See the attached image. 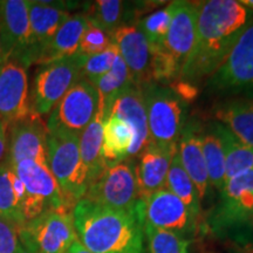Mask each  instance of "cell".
<instances>
[{"mask_svg": "<svg viewBox=\"0 0 253 253\" xmlns=\"http://www.w3.org/2000/svg\"><path fill=\"white\" fill-rule=\"evenodd\" d=\"M211 126L223 144L225 155V182L239 173L253 170V148L243 144L220 123L213 121Z\"/></svg>", "mask_w": 253, "mask_h": 253, "instance_id": "484cf974", "label": "cell"}, {"mask_svg": "<svg viewBox=\"0 0 253 253\" xmlns=\"http://www.w3.org/2000/svg\"><path fill=\"white\" fill-rule=\"evenodd\" d=\"M5 61L4 58V53H2V46H1V40H0V63H2Z\"/></svg>", "mask_w": 253, "mask_h": 253, "instance_id": "60d3db41", "label": "cell"}, {"mask_svg": "<svg viewBox=\"0 0 253 253\" xmlns=\"http://www.w3.org/2000/svg\"><path fill=\"white\" fill-rule=\"evenodd\" d=\"M235 253H253V245L251 244H244L236 246Z\"/></svg>", "mask_w": 253, "mask_h": 253, "instance_id": "f35d334b", "label": "cell"}, {"mask_svg": "<svg viewBox=\"0 0 253 253\" xmlns=\"http://www.w3.org/2000/svg\"><path fill=\"white\" fill-rule=\"evenodd\" d=\"M253 19V12L236 0L199 2L197 37L178 80L192 84L212 75Z\"/></svg>", "mask_w": 253, "mask_h": 253, "instance_id": "6da1fadb", "label": "cell"}, {"mask_svg": "<svg viewBox=\"0 0 253 253\" xmlns=\"http://www.w3.org/2000/svg\"><path fill=\"white\" fill-rule=\"evenodd\" d=\"M176 145L164 148L149 143L138 155L135 170L140 199L149 197L164 188Z\"/></svg>", "mask_w": 253, "mask_h": 253, "instance_id": "44dd1931", "label": "cell"}, {"mask_svg": "<svg viewBox=\"0 0 253 253\" xmlns=\"http://www.w3.org/2000/svg\"><path fill=\"white\" fill-rule=\"evenodd\" d=\"M87 24L88 20L84 14L71 15L45 46V48L41 50L34 63L42 66L77 55L81 37L86 30Z\"/></svg>", "mask_w": 253, "mask_h": 253, "instance_id": "603a6c76", "label": "cell"}, {"mask_svg": "<svg viewBox=\"0 0 253 253\" xmlns=\"http://www.w3.org/2000/svg\"><path fill=\"white\" fill-rule=\"evenodd\" d=\"M164 188L172 192L188 207L191 212L202 219V203L199 199L198 192L196 190L194 183L190 178L188 173L185 172L184 168L182 167L181 161H179L178 153L176 149L173 151L171 163H170L169 171L167 175V181ZM204 221V220H203Z\"/></svg>", "mask_w": 253, "mask_h": 253, "instance_id": "f1b7e54d", "label": "cell"}, {"mask_svg": "<svg viewBox=\"0 0 253 253\" xmlns=\"http://www.w3.org/2000/svg\"><path fill=\"white\" fill-rule=\"evenodd\" d=\"M109 115L118 116L130 126L134 140L129 160L136 158L150 142L143 88L132 84L126 87L113 103Z\"/></svg>", "mask_w": 253, "mask_h": 253, "instance_id": "d6986e66", "label": "cell"}, {"mask_svg": "<svg viewBox=\"0 0 253 253\" xmlns=\"http://www.w3.org/2000/svg\"><path fill=\"white\" fill-rule=\"evenodd\" d=\"M99 110V94L91 82H75L49 113L48 132H67L80 136Z\"/></svg>", "mask_w": 253, "mask_h": 253, "instance_id": "30bf717a", "label": "cell"}, {"mask_svg": "<svg viewBox=\"0 0 253 253\" xmlns=\"http://www.w3.org/2000/svg\"><path fill=\"white\" fill-rule=\"evenodd\" d=\"M137 208L143 224L189 239H192L191 237L201 230L202 225H205L181 199L166 188L140 199Z\"/></svg>", "mask_w": 253, "mask_h": 253, "instance_id": "7c38bea8", "label": "cell"}, {"mask_svg": "<svg viewBox=\"0 0 253 253\" xmlns=\"http://www.w3.org/2000/svg\"><path fill=\"white\" fill-rule=\"evenodd\" d=\"M172 20L163 42V48L183 66L191 54L197 37L199 2L173 1ZM182 72V71H181Z\"/></svg>", "mask_w": 253, "mask_h": 253, "instance_id": "e0dca14e", "label": "cell"}, {"mask_svg": "<svg viewBox=\"0 0 253 253\" xmlns=\"http://www.w3.org/2000/svg\"><path fill=\"white\" fill-rule=\"evenodd\" d=\"M73 219L79 242L91 253H147L138 208L120 211L82 198L73 209Z\"/></svg>", "mask_w": 253, "mask_h": 253, "instance_id": "7a4b0ae2", "label": "cell"}, {"mask_svg": "<svg viewBox=\"0 0 253 253\" xmlns=\"http://www.w3.org/2000/svg\"><path fill=\"white\" fill-rule=\"evenodd\" d=\"M131 7L134 6L121 0H96L89 6L84 15L88 21L102 28L112 37L119 27L128 24L126 20L134 14V12L130 11Z\"/></svg>", "mask_w": 253, "mask_h": 253, "instance_id": "f546056e", "label": "cell"}, {"mask_svg": "<svg viewBox=\"0 0 253 253\" xmlns=\"http://www.w3.org/2000/svg\"><path fill=\"white\" fill-rule=\"evenodd\" d=\"M134 134L130 126L115 115H109L103 122L102 158L106 168L129 160Z\"/></svg>", "mask_w": 253, "mask_h": 253, "instance_id": "d4e9b609", "label": "cell"}, {"mask_svg": "<svg viewBox=\"0 0 253 253\" xmlns=\"http://www.w3.org/2000/svg\"><path fill=\"white\" fill-rule=\"evenodd\" d=\"M112 42L128 68L132 84L147 87L154 84L151 77V48L136 24H126L112 34Z\"/></svg>", "mask_w": 253, "mask_h": 253, "instance_id": "2e32d148", "label": "cell"}, {"mask_svg": "<svg viewBox=\"0 0 253 253\" xmlns=\"http://www.w3.org/2000/svg\"><path fill=\"white\" fill-rule=\"evenodd\" d=\"M6 126L0 120V163L2 162L7 151V135H6Z\"/></svg>", "mask_w": 253, "mask_h": 253, "instance_id": "8d00e7d4", "label": "cell"}, {"mask_svg": "<svg viewBox=\"0 0 253 253\" xmlns=\"http://www.w3.org/2000/svg\"><path fill=\"white\" fill-rule=\"evenodd\" d=\"M201 129L202 126L195 121L186 122L177 141V153L182 167L197 190L202 203L210 195L211 184L202 150Z\"/></svg>", "mask_w": 253, "mask_h": 253, "instance_id": "ffe728a7", "label": "cell"}, {"mask_svg": "<svg viewBox=\"0 0 253 253\" xmlns=\"http://www.w3.org/2000/svg\"><path fill=\"white\" fill-rule=\"evenodd\" d=\"M63 7L53 1H30L31 47L23 62L26 67L36 62L41 50L71 17Z\"/></svg>", "mask_w": 253, "mask_h": 253, "instance_id": "ac0fdd59", "label": "cell"}, {"mask_svg": "<svg viewBox=\"0 0 253 253\" xmlns=\"http://www.w3.org/2000/svg\"><path fill=\"white\" fill-rule=\"evenodd\" d=\"M149 143L171 148L186 123V104L170 87L151 84L143 87Z\"/></svg>", "mask_w": 253, "mask_h": 253, "instance_id": "5b68a950", "label": "cell"}, {"mask_svg": "<svg viewBox=\"0 0 253 253\" xmlns=\"http://www.w3.org/2000/svg\"><path fill=\"white\" fill-rule=\"evenodd\" d=\"M93 84L99 94V110L103 114L106 120L119 95L131 84L128 68L120 54L110 71L97 79Z\"/></svg>", "mask_w": 253, "mask_h": 253, "instance_id": "4316f807", "label": "cell"}, {"mask_svg": "<svg viewBox=\"0 0 253 253\" xmlns=\"http://www.w3.org/2000/svg\"><path fill=\"white\" fill-rule=\"evenodd\" d=\"M239 2L243 6H245L246 8L251 9V11L253 12V0H242V1H239Z\"/></svg>", "mask_w": 253, "mask_h": 253, "instance_id": "ab89813d", "label": "cell"}, {"mask_svg": "<svg viewBox=\"0 0 253 253\" xmlns=\"http://www.w3.org/2000/svg\"><path fill=\"white\" fill-rule=\"evenodd\" d=\"M207 88L232 97H253V19L229 55L208 78Z\"/></svg>", "mask_w": 253, "mask_h": 253, "instance_id": "8992f818", "label": "cell"}, {"mask_svg": "<svg viewBox=\"0 0 253 253\" xmlns=\"http://www.w3.org/2000/svg\"><path fill=\"white\" fill-rule=\"evenodd\" d=\"M219 201L204 221L208 230L225 237L251 227L253 219V170L225 182Z\"/></svg>", "mask_w": 253, "mask_h": 253, "instance_id": "3957f363", "label": "cell"}, {"mask_svg": "<svg viewBox=\"0 0 253 253\" xmlns=\"http://www.w3.org/2000/svg\"><path fill=\"white\" fill-rule=\"evenodd\" d=\"M119 56V49L114 43L102 52L90 56H84L81 67V79L94 84L107 72L110 71L114 62Z\"/></svg>", "mask_w": 253, "mask_h": 253, "instance_id": "836d02e7", "label": "cell"}, {"mask_svg": "<svg viewBox=\"0 0 253 253\" xmlns=\"http://www.w3.org/2000/svg\"><path fill=\"white\" fill-rule=\"evenodd\" d=\"M11 168L5 162L0 163V217L17 227L19 231L26 223L17 199L11 181Z\"/></svg>", "mask_w": 253, "mask_h": 253, "instance_id": "d6a6232c", "label": "cell"}, {"mask_svg": "<svg viewBox=\"0 0 253 253\" xmlns=\"http://www.w3.org/2000/svg\"><path fill=\"white\" fill-rule=\"evenodd\" d=\"M48 168L61 189L66 204L74 209L86 195L87 173L81 160L79 136L67 132H48Z\"/></svg>", "mask_w": 253, "mask_h": 253, "instance_id": "277c9868", "label": "cell"}, {"mask_svg": "<svg viewBox=\"0 0 253 253\" xmlns=\"http://www.w3.org/2000/svg\"><path fill=\"white\" fill-rule=\"evenodd\" d=\"M103 114L97 110L96 116L79 136L81 160L87 173L88 186L93 183L106 169L102 158Z\"/></svg>", "mask_w": 253, "mask_h": 253, "instance_id": "cb8c5ba5", "label": "cell"}, {"mask_svg": "<svg viewBox=\"0 0 253 253\" xmlns=\"http://www.w3.org/2000/svg\"><path fill=\"white\" fill-rule=\"evenodd\" d=\"M0 40L5 60L24 62L31 47L30 1H0Z\"/></svg>", "mask_w": 253, "mask_h": 253, "instance_id": "9a60e30c", "label": "cell"}, {"mask_svg": "<svg viewBox=\"0 0 253 253\" xmlns=\"http://www.w3.org/2000/svg\"><path fill=\"white\" fill-rule=\"evenodd\" d=\"M0 253H26L17 227L0 217Z\"/></svg>", "mask_w": 253, "mask_h": 253, "instance_id": "d590c367", "label": "cell"}, {"mask_svg": "<svg viewBox=\"0 0 253 253\" xmlns=\"http://www.w3.org/2000/svg\"><path fill=\"white\" fill-rule=\"evenodd\" d=\"M143 231L148 253H189L192 244V239L148 224H144Z\"/></svg>", "mask_w": 253, "mask_h": 253, "instance_id": "4dcf8cb0", "label": "cell"}, {"mask_svg": "<svg viewBox=\"0 0 253 253\" xmlns=\"http://www.w3.org/2000/svg\"><path fill=\"white\" fill-rule=\"evenodd\" d=\"M66 253H91V252L89 251V250H87L86 248H84V246L82 245L78 239L77 242L73 243L72 246L68 249V251Z\"/></svg>", "mask_w": 253, "mask_h": 253, "instance_id": "74e56055", "label": "cell"}, {"mask_svg": "<svg viewBox=\"0 0 253 253\" xmlns=\"http://www.w3.org/2000/svg\"><path fill=\"white\" fill-rule=\"evenodd\" d=\"M11 128L7 155L4 162L12 167L21 161H33L43 167H48L46 123L40 116L31 114Z\"/></svg>", "mask_w": 253, "mask_h": 253, "instance_id": "5bb4252c", "label": "cell"}, {"mask_svg": "<svg viewBox=\"0 0 253 253\" xmlns=\"http://www.w3.org/2000/svg\"><path fill=\"white\" fill-rule=\"evenodd\" d=\"M84 198L114 210L135 211L140 202V194L132 160L106 168L88 186Z\"/></svg>", "mask_w": 253, "mask_h": 253, "instance_id": "8fae6325", "label": "cell"}, {"mask_svg": "<svg viewBox=\"0 0 253 253\" xmlns=\"http://www.w3.org/2000/svg\"><path fill=\"white\" fill-rule=\"evenodd\" d=\"M82 61L84 56L77 54L38 69L30 93L32 114L41 118L52 112L69 88L81 79Z\"/></svg>", "mask_w": 253, "mask_h": 253, "instance_id": "ba28073f", "label": "cell"}, {"mask_svg": "<svg viewBox=\"0 0 253 253\" xmlns=\"http://www.w3.org/2000/svg\"><path fill=\"white\" fill-rule=\"evenodd\" d=\"M110 45H112V37L107 32H104L102 28L88 21L86 30L81 37L78 54L81 56L97 54Z\"/></svg>", "mask_w": 253, "mask_h": 253, "instance_id": "e575fe53", "label": "cell"}, {"mask_svg": "<svg viewBox=\"0 0 253 253\" xmlns=\"http://www.w3.org/2000/svg\"><path fill=\"white\" fill-rule=\"evenodd\" d=\"M213 118L243 144L253 148V97L235 96L213 107Z\"/></svg>", "mask_w": 253, "mask_h": 253, "instance_id": "7402d4cb", "label": "cell"}, {"mask_svg": "<svg viewBox=\"0 0 253 253\" xmlns=\"http://www.w3.org/2000/svg\"><path fill=\"white\" fill-rule=\"evenodd\" d=\"M251 227H253V219H252V223H251Z\"/></svg>", "mask_w": 253, "mask_h": 253, "instance_id": "b9f144b4", "label": "cell"}, {"mask_svg": "<svg viewBox=\"0 0 253 253\" xmlns=\"http://www.w3.org/2000/svg\"><path fill=\"white\" fill-rule=\"evenodd\" d=\"M9 168L17 173L26 189L23 204L25 221L34 219L47 210L73 211L66 204L61 189L48 167L33 161H21Z\"/></svg>", "mask_w": 253, "mask_h": 253, "instance_id": "9c48e42d", "label": "cell"}, {"mask_svg": "<svg viewBox=\"0 0 253 253\" xmlns=\"http://www.w3.org/2000/svg\"><path fill=\"white\" fill-rule=\"evenodd\" d=\"M32 114L27 67L15 59L0 63V120L9 128Z\"/></svg>", "mask_w": 253, "mask_h": 253, "instance_id": "4fadbf2b", "label": "cell"}, {"mask_svg": "<svg viewBox=\"0 0 253 253\" xmlns=\"http://www.w3.org/2000/svg\"><path fill=\"white\" fill-rule=\"evenodd\" d=\"M175 2H170L166 7L155 11L147 17L142 18L136 26L142 32L150 48L162 47L164 39L169 30L170 23L172 20Z\"/></svg>", "mask_w": 253, "mask_h": 253, "instance_id": "1f68e13d", "label": "cell"}, {"mask_svg": "<svg viewBox=\"0 0 253 253\" xmlns=\"http://www.w3.org/2000/svg\"><path fill=\"white\" fill-rule=\"evenodd\" d=\"M201 141L211 188L220 191L225 184V155L220 138L211 126V122L202 126Z\"/></svg>", "mask_w": 253, "mask_h": 253, "instance_id": "83f0119b", "label": "cell"}, {"mask_svg": "<svg viewBox=\"0 0 253 253\" xmlns=\"http://www.w3.org/2000/svg\"><path fill=\"white\" fill-rule=\"evenodd\" d=\"M26 253H66L78 240L73 211L47 210L18 231Z\"/></svg>", "mask_w": 253, "mask_h": 253, "instance_id": "52a82bcc", "label": "cell"}]
</instances>
